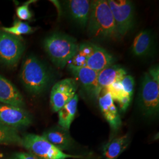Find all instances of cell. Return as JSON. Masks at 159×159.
<instances>
[{"label": "cell", "instance_id": "cell-1", "mask_svg": "<svg viewBox=\"0 0 159 159\" xmlns=\"http://www.w3.org/2000/svg\"><path fill=\"white\" fill-rule=\"evenodd\" d=\"M87 29L91 37L100 40H115L119 39L111 10L106 0L91 1V10Z\"/></svg>", "mask_w": 159, "mask_h": 159}, {"label": "cell", "instance_id": "cell-2", "mask_svg": "<svg viewBox=\"0 0 159 159\" xmlns=\"http://www.w3.org/2000/svg\"><path fill=\"white\" fill-rule=\"evenodd\" d=\"M20 79L30 94L38 95L46 90L50 83L51 74L46 64L34 55H29L23 61Z\"/></svg>", "mask_w": 159, "mask_h": 159}, {"label": "cell", "instance_id": "cell-3", "mask_svg": "<svg viewBox=\"0 0 159 159\" xmlns=\"http://www.w3.org/2000/svg\"><path fill=\"white\" fill-rule=\"evenodd\" d=\"M78 46L77 40L74 37L59 32L47 36L43 42L44 50L52 63L61 68L70 61Z\"/></svg>", "mask_w": 159, "mask_h": 159}, {"label": "cell", "instance_id": "cell-4", "mask_svg": "<svg viewBox=\"0 0 159 159\" xmlns=\"http://www.w3.org/2000/svg\"><path fill=\"white\" fill-rule=\"evenodd\" d=\"M22 146L39 159H80L81 156L64 153L48 142L43 136L34 134H25L22 137Z\"/></svg>", "mask_w": 159, "mask_h": 159}, {"label": "cell", "instance_id": "cell-5", "mask_svg": "<svg viewBox=\"0 0 159 159\" xmlns=\"http://www.w3.org/2000/svg\"><path fill=\"white\" fill-rule=\"evenodd\" d=\"M139 102L145 116L153 117L159 113V81L154 79L148 72L142 79Z\"/></svg>", "mask_w": 159, "mask_h": 159}, {"label": "cell", "instance_id": "cell-6", "mask_svg": "<svg viewBox=\"0 0 159 159\" xmlns=\"http://www.w3.org/2000/svg\"><path fill=\"white\" fill-rule=\"evenodd\" d=\"M25 50V44L21 37L0 30V62L9 67L18 65Z\"/></svg>", "mask_w": 159, "mask_h": 159}, {"label": "cell", "instance_id": "cell-7", "mask_svg": "<svg viewBox=\"0 0 159 159\" xmlns=\"http://www.w3.org/2000/svg\"><path fill=\"white\" fill-rule=\"evenodd\" d=\"M116 28L120 36L127 34L134 24L135 11L133 3L128 0H108Z\"/></svg>", "mask_w": 159, "mask_h": 159}, {"label": "cell", "instance_id": "cell-8", "mask_svg": "<svg viewBox=\"0 0 159 159\" xmlns=\"http://www.w3.org/2000/svg\"><path fill=\"white\" fill-rule=\"evenodd\" d=\"M77 88L76 80L73 79H65L56 83L50 94V106L52 111L58 113L70 102L76 94Z\"/></svg>", "mask_w": 159, "mask_h": 159}, {"label": "cell", "instance_id": "cell-9", "mask_svg": "<svg viewBox=\"0 0 159 159\" xmlns=\"http://www.w3.org/2000/svg\"><path fill=\"white\" fill-rule=\"evenodd\" d=\"M32 117L24 108L0 104V122L12 128L18 129L30 125Z\"/></svg>", "mask_w": 159, "mask_h": 159}, {"label": "cell", "instance_id": "cell-10", "mask_svg": "<svg viewBox=\"0 0 159 159\" xmlns=\"http://www.w3.org/2000/svg\"><path fill=\"white\" fill-rule=\"evenodd\" d=\"M67 67L85 91L92 96L98 98L100 95L97 85L98 73L87 67H78L70 64H67Z\"/></svg>", "mask_w": 159, "mask_h": 159}, {"label": "cell", "instance_id": "cell-11", "mask_svg": "<svg viewBox=\"0 0 159 159\" xmlns=\"http://www.w3.org/2000/svg\"><path fill=\"white\" fill-rule=\"evenodd\" d=\"M98 101L101 112L111 129L118 130L121 125V120L112 97L106 89L100 92Z\"/></svg>", "mask_w": 159, "mask_h": 159}, {"label": "cell", "instance_id": "cell-12", "mask_svg": "<svg viewBox=\"0 0 159 159\" xmlns=\"http://www.w3.org/2000/svg\"><path fill=\"white\" fill-rule=\"evenodd\" d=\"M0 102L24 108L25 102L21 93L10 81L0 75Z\"/></svg>", "mask_w": 159, "mask_h": 159}, {"label": "cell", "instance_id": "cell-13", "mask_svg": "<svg viewBox=\"0 0 159 159\" xmlns=\"http://www.w3.org/2000/svg\"><path fill=\"white\" fill-rule=\"evenodd\" d=\"M42 136L62 152L68 150L73 145V139L70 135L69 131L59 125L45 131Z\"/></svg>", "mask_w": 159, "mask_h": 159}, {"label": "cell", "instance_id": "cell-14", "mask_svg": "<svg viewBox=\"0 0 159 159\" xmlns=\"http://www.w3.org/2000/svg\"><path fill=\"white\" fill-rule=\"evenodd\" d=\"M67 2L68 12L72 20L82 28H85L89 18L91 1L89 0H70Z\"/></svg>", "mask_w": 159, "mask_h": 159}, {"label": "cell", "instance_id": "cell-15", "mask_svg": "<svg viewBox=\"0 0 159 159\" xmlns=\"http://www.w3.org/2000/svg\"><path fill=\"white\" fill-rule=\"evenodd\" d=\"M154 37L149 30L141 31L137 34L131 46V51L138 57H147L153 50Z\"/></svg>", "mask_w": 159, "mask_h": 159}, {"label": "cell", "instance_id": "cell-16", "mask_svg": "<svg viewBox=\"0 0 159 159\" xmlns=\"http://www.w3.org/2000/svg\"><path fill=\"white\" fill-rule=\"evenodd\" d=\"M114 58L108 51L93 44V49L87 61V67L99 73L113 65Z\"/></svg>", "mask_w": 159, "mask_h": 159}, {"label": "cell", "instance_id": "cell-17", "mask_svg": "<svg viewBox=\"0 0 159 159\" xmlns=\"http://www.w3.org/2000/svg\"><path fill=\"white\" fill-rule=\"evenodd\" d=\"M126 74L127 71L125 69L117 65H112L102 70L98 74V93L100 94L102 89L107 88L116 82L120 81Z\"/></svg>", "mask_w": 159, "mask_h": 159}, {"label": "cell", "instance_id": "cell-18", "mask_svg": "<svg viewBox=\"0 0 159 159\" xmlns=\"http://www.w3.org/2000/svg\"><path fill=\"white\" fill-rule=\"evenodd\" d=\"M130 142L129 134L114 138L106 143L102 148V155L105 159H117L128 147Z\"/></svg>", "mask_w": 159, "mask_h": 159}, {"label": "cell", "instance_id": "cell-19", "mask_svg": "<svg viewBox=\"0 0 159 159\" xmlns=\"http://www.w3.org/2000/svg\"><path fill=\"white\" fill-rule=\"evenodd\" d=\"M79 97L76 94L74 97L66 103L58 111V125L69 131L77 110Z\"/></svg>", "mask_w": 159, "mask_h": 159}, {"label": "cell", "instance_id": "cell-20", "mask_svg": "<svg viewBox=\"0 0 159 159\" xmlns=\"http://www.w3.org/2000/svg\"><path fill=\"white\" fill-rule=\"evenodd\" d=\"M93 49V44H79L77 51L68 64L78 67H87V61Z\"/></svg>", "mask_w": 159, "mask_h": 159}, {"label": "cell", "instance_id": "cell-21", "mask_svg": "<svg viewBox=\"0 0 159 159\" xmlns=\"http://www.w3.org/2000/svg\"><path fill=\"white\" fill-rule=\"evenodd\" d=\"M0 144L22 146V137L19 135L17 129L0 122Z\"/></svg>", "mask_w": 159, "mask_h": 159}, {"label": "cell", "instance_id": "cell-22", "mask_svg": "<svg viewBox=\"0 0 159 159\" xmlns=\"http://www.w3.org/2000/svg\"><path fill=\"white\" fill-rule=\"evenodd\" d=\"M1 30L8 34L18 37L22 35L31 34L35 31V29L31 27L29 24L16 20L10 27H2Z\"/></svg>", "mask_w": 159, "mask_h": 159}, {"label": "cell", "instance_id": "cell-23", "mask_svg": "<svg viewBox=\"0 0 159 159\" xmlns=\"http://www.w3.org/2000/svg\"><path fill=\"white\" fill-rule=\"evenodd\" d=\"M35 2H37V1L30 0L25 2L23 5L18 6L16 8V14L18 18L23 21L30 20L33 17V14L29 8V6Z\"/></svg>", "mask_w": 159, "mask_h": 159}, {"label": "cell", "instance_id": "cell-24", "mask_svg": "<svg viewBox=\"0 0 159 159\" xmlns=\"http://www.w3.org/2000/svg\"><path fill=\"white\" fill-rule=\"evenodd\" d=\"M120 83L125 94L133 96L134 89V78L130 75L126 74L120 81Z\"/></svg>", "mask_w": 159, "mask_h": 159}, {"label": "cell", "instance_id": "cell-25", "mask_svg": "<svg viewBox=\"0 0 159 159\" xmlns=\"http://www.w3.org/2000/svg\"><path fill=\"white\" fill-rule=\"evenodd\" d=\"M110 93L113 99L114 102H117V100L122 96H123L125 93L123 89V87L120 83V81H117L110 85L106 89Z\"/></svg>", "mask_w": 159, "mask_h": 159}, {"label": "cell", "instance_id": "cell-26", "mask_svg": "<svg viewBox=\"0 0 159 159\" xmlns=\"http://www.w3.org/2000/svg\"><path fill=\"white\" fill-rule=\"evenodd\" d=\"M131 98L132 97L130 96L125 94L117 100V102L119 103L120 108L122 111H125L129 107L131 101Z\"/></svg>", "mask_w": 159, "mask_h": 159}, {"label": "cell", "instance_id": "cell-27", "mask_svg": "<svg viewBox=\"0 0 159 159\" xmlns=\"http://www.w3.org/2000/svg\"><path fill=\"white\" fill-rule=\"evenodd\" d=\"M11 159H39L33 154L26 152H17L14 154Z\"/></svg>", "mask_w": 159, "mask_h": 159}, {"label": "cell", "instance_id": "cell-28", "mask_svg": "<svg viewBox=\"0 0 159 159\" xmlns=\"http://www.w3.org/2000/svg\"><path fill=\"white\" fill-rule=\"evenodd\" d=\"M148 72L154 79L159 81V68L158 66L150 68Z\"/></svg>", "mask_w": 159, "mask_h": 159}]
</instances>
